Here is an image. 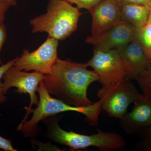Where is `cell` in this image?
<instances>
[{"mask_svg":"<svg viewBox=\"0 0 151 151\" xmlns=\"http://www.w3.org/2000/svg\"><path fill=\"white\" fill-rule=\"evenodd\" d=\"M88 66L86 63L58 58L50 72L44 75L42 82L50 95L64 103L77 107L89 106L94 103L87 97L88 87L100 79Z\"/></svg>","mask_w":151,"mask_h":151,"instance_id":"obj_1","label":"cell"},{"mask_svg":"<svg viewBox=\"0 0 151 151\" xmlns=\"http://www.w3.org/2000/svg\"><path fill=\"white\" fill-rule=\"evenodd\" d=\"M37 92L39 96V103L35 109L32 110L33 115L31 119L19 124L17 128V131H21L25 137L35 139L41 133L38 125L40 121L49 116L68 111L83 114L86 122L91 127L98 125L99 115L102 110L101 99L89 106L77 107L68 105L52 97L45 89L42 81L38 86Z\"/></svg>","mask_w":151,"mask_h":151,"instance_id":"obj_2","label":"cell"},{"mask_svg":"<svg viewBox=\"0 0 151 151\" xmlns=\"http://www.w3.org/2000/svg\"><path fill=\"white\" fill-rule=\"evenodd\" d=\"M60 116L53 115L42 121L46 127L45 137L53 142L67 146L73 150L95 147L100 151H112L123 150L126 146L124 138L115 132L97 129V134L86 135L63 129L58 124Z\"/></svg>","mask_w":151,"mask_h":151,"instance_id":"obj_3","label":"cell"},{"mask_svg":"<svg viewBox=\"0 0 151 151\" xmlns=\"http://www.w3.org/2000/svg\"><path fill=\"white\" fill-rule=\"evenodd\" d=\"M80 9L66 0H50L46 12L30 20L33 33L46 32L58 41L66 39L78 28Z\"/></svg>","mask_w":151,"mask_h":151,"instance_id":"obj_4","label":"cell"},{"mask_svg":"<svg viewBox=\"0 0 151 151\" xmlns=\"http://www.w3.org/2000/svg\"><path fill=\"white\" fill-rule=\"evenodd\" d=\"M142 95L127 78L108 88L101 87L97 92V97L102 100V109L109 117L120 120L127 113L130 104Z\"/></svg>","mask_w":151,"mask_h":151,"instance_id":"obj_5","label":"cell"},{"mask_svg":"<svg viewBox=\"0 0 151 151\" xmlns=\"http://www.w3.org/2000/svg\"><path fill=\"white\" fill-rule=\"evenodd\" d=\"M58 40L48 37L39 47L32 52L24 49L20 56L16 58L14 67L25 71L33 70L47 74L57 59Z\"/></svg>","mask_w":151,"mask_h":151,"instance_id":"obj_6","label":"cell"},{"mask_svg":"<svg viewBox=\"0 0 151 151\" xmlns=\"http://www.w3.org/2000/svg\"><path fill=\"white\" fill-rule=\"evenodd\" d=\"M86 63L99 76L103 88L113 86L126 78V67L116 49L103 52L94 49L93 56Z\"/></svg>","mask_w":151,"mask_h":151,"instance_id":"obj_7","label":"cell"},{"mask_svg":"<svg viewBox=\"0 0 151 151\" xmlns=\"http://www.w3.org/2000/svg\"><path fill=\"white\" fill-rule=\"evenodd\" d=\"M6 71L2 79L4 81L1 86L3 94L6 95L11 87H16L17 90L14 92L19 94H28L30 98V102L28 107H25L24 110L26 114L20 124L27 120L29 114L31 113L32 105H37L38 98L36 92H37L38 86L42 81L44 74L39 72L29 73L27 71L19 70L14 67V65Z\"/></svg>","mask_w":151,"mask_h":151,"instance_id":"obj_8","label":"cell"},{"mask_svg":"<svg viewBox=\"0 0 151 151\" xmlns=\"http://www.w3.org/2000/svg\"><path fill=\"white\" fill-rule=\"evenodd\" d=\"M137 29L121 20L117 24L98 35L86 37V43L94 45L95 49L108 52L128 44L136 39Z\"/></svg>","mask_w":151,"mask_h":151,"instance_id":"obj_9","label":"cell"},{"mask_svg":"<svg viewBox=\"0 0 151 151\" xmlns=\"http://www.w3.org/2000/svg\"><path fill=\"white\" fill-rule=\"evenodd\" d=\"M122 6L117 0H103L89 10L92 18L91 35H98L121 20Z\"/></svg>","mask_w":151,"mask_h":151,"instance_id":"obj_10","label":"cell"},{"mask_svg":"<svg viewBox=\"0 0 151 151\" xmlns=\"http://www.w3.org/2000/svg\"><path fill=\"white\" fill-rule=\"evenodd\" d=\"M132 110L120 119L121 128L126 134H136L151 126V100L142 95Z\"/></svg>","mask_w":151,"mask_h":151,"instance_id":"obj_11","label":"cell"},{"mask_svg":"<svg viewBox=\"0 0 151 151\" xmlns=\"http://www.w3.org/2000/svg\"><path fill=\"white\" fill-rule=\"evenodd\" d=\"M116 50L126 67V78L136 79L150 60L137 39Z\"/></svg>","mask_w":151,"mask_h":151,"instance_id":"obj_12","label":"cell"},{"mask_svg":"<svg viewBox=\"0 0 151 151\" xmlns=\"http://www.w3.org/2000/svg\"><path fill=\"white\" fill-rule=\"evenodd\" d=\"M149 5L128 4L122 6L121 20L129 23L137 29L144 27L148 22Z\"/></svg>","mask_w":151,"mask_h":151,"instance_id":"obj_13","label":"cell"},{"mask_svg":"<svg viewBox=\"0 0 151 151\" xmlns=\"http://www.w3.org/2000/svg\"><path fill=\"white\" fill-rule=\"evenodd\" d=\"M136 39L148 59L151 60V22L138 29Z\"/></svg>","mask_w":151,"mask_h":151,"instance_id":"obj_14","label":"cell"},{"mask_svg":"<svg viewBox=\"0 0 151 151\" xmlns=\"http://www.w3.org/2000/svg\"><path fill=\"white\" fill-rule=\"evenodd\" d=\"M136 80L143 95L151 100V60L145 69L138 75Z\"/></svg>","mask_w":151,"mask_h":151,"instance_id":"obj_15","label":"cell"},{"mask_svg":"<svg viewBox=\"0 0 151 151\" xmlns=\"http://www.w3.org/2000/svg\"><path fill=\"white\" fill-rule=\"evenodd\" d=\"M138 147L141 150L151 151V126L140 133Z\"/></svg>","mask_w":151,"mask_h":151,"instance_id":"obj_16","label":"cell"},{"mask_svg":"<svg viewBox=\"0 0 151 151\" xmlns=\"http://www.w3.org/2000/svg\"><path fill=\"white\" fill-rule=\"evenodd\" d=\"M71 4H75L76 7L80 9H84L89 10L94 6L103 0H66Z\"/></svg>","mask_w":151,"mask_h":151,"instance_id":"obj_17","label":"cell"},{"mask_svg":"<svg viewBox=\"0 0 151 151\" xmlns=\"http://www.w3.org/2000/svg\"><path fill=\"white\" fill-rule=\"evenodd\" d=\"M15 60L16 58H14L8 61L5 64H3L2 65H0V104L5 103L7 100V98L5 95L3 94L2 92L1 86L2 83L1 81V79L2 78L3 75L5 73L6 71L12 65H14Z\"/></svg>","mask_w":151,"mask_h":151,"instance_id":"obj_18","label":"cell"},{"mask_svg":"<svg viewBox=\"0 0 151 151\" xmlns=\"http://www.w3.org/2000/svg\"><path fill=\"white\" fill-rule=\"evenodd\" d=\"M7 30L4 22H0V54L1 50L7 39ZM3 64L0 56V65Z\"/></svg>","mask_w":151,"mask_h":151,"instance_id":"obj_19","label":"cell"},{"mask_svg":"<svg viewBox=\"0 0 151 151\" xmlns=\"http://www.w3.org/2000/svg\"><path fill=\"white\" fill-rule=\"evenodd\" d=\"M0 149L5 151H17L12 144V140L0 136Z\"/></svg>","mask_w":151,"mask_h":151,"instance_id":"obj_20","label":"cell"},{"mask_svg":"<svg viewBox=\"0 0 151 151\" xmlns=\"http://www.w3.org/2000/svg\"><path fill=\"white\" fill-rule=\"evenodd\" d=\"M11 6L10 3L7 0H0V22L4 21L6 12Z\"/></svg>","mask_w":151,"mask_h":151,"instance_id":"obj_21","label":"cell"},{"mask_svg":"<svg viewBox=\"0 0 151 151\" xmlns=\"http://www.w3.org/2000/svg\"><path fill=\"white\" fill-rule=\"evenodd\" d=\"M121 6L128 4L149 5L151 0H117Z\"/></svg>","mask_w":151,"mask_h":151,"instance_id":"obj_22","label":"cell"},{"mask_svg":"<svg viewBox=\"0 0 151 151\" xmlns=\"http://www.w3.org/2000/svg\"><path fill=\"white\" fill-rule=\"evenodd\" d=\"M10 3L11 6H15L17 5V0H7Z\"/></svg>","mask_w":151,"mask_h":151,"instance_id":"obj_23","label":"cell"},{"mask_svg":"<svg viewBox=\"0 0 151 151\" xmlns=\"http://www.w3.org/2000/svg\"><path fill=\"white\" fill-rule=\"evenodd\" d=\"M149 6H150V14H149L148 22H151V1L149 4Z\"/></svg>","mask_w":151,"mask_h":151,"instance_id":"obj_24","label":"cell"}]
</instances>
